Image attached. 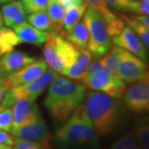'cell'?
<instances>
[{"label": "cell", "instance_id": "6da1fadb", "mask_svg": "<svg viewBox=\"0 0 149 149\" xmlns=\"http://www.w3.org/2000/svg\"><path fill=\"white\" fill-rule=\"evenodd\" d=\"M85 95L83 84L58 75L48 86L44 104L54 120L64 122L83 103Z\"/></svg>", "mask_w": 149, "mask_h": 149}, {"label": "cell", "instance_id": "7a4b0ae2", "mask_svg": "<svg viewBox=\"0 0 149 149\" xmlns=\"http://www.w3.org/2000/svg\"><path fill=\"white\" fill-rule=\"evenodd\" d=\"M84 108L95 127L98 136L113 132L121 119V109L118 100L103 92L90 91L85 96Z\"/></svg>", "mask_w": 149, "mask_h": 149}, {"label": "cell", "instance_id": "3957f363", "mask_svg": "<svg viewBox=\"0 0 149 149\" xmlns=\"http://www.w3.org/2000/svg\"><path fill=\"white\" fill-rule=\"evenodd\" d=\"M99 136L90 117L86 113L83 103L56 131L55 139L64 148L99 146Z\"/></svg>", "mask_w": 149, "mask_h": 149}, {"label": "cell", "instance_id": "277c9868", "mask_svg": "<svg viewBox=\"0 0 149 149\" xmlns=\"http://www.w3.org/2000/svg\"><path fill=\"white\" fill-rule=\"evenodd\" d=\"M79 52L80 48L76 47L61 34L47 32L42 52L44 61L56 73L63 75L75 61Z\"/></svg>", "mask_w": 149, "mask_h": 149}, {"label": "cell", "instance_id": "5b68a950", "mask_svg": "<svg viewBox=\"0 0 149 149\" xmlns=\"http://www.w3.org/2000/svg\"><path fill=\"white\" fill-rule=\"evenodd\" d=\"M83 20L89 32L86 48L92 56L101 57L112 47V40L107 32L104 18L100 12L88 7Z\"/></svg>", "mask_w": 149, "mask_h": 149}, {"label": "cell", "instance_id": "8992f818", "mask_svg": "<svg viewBox=\"0 0 149 149\" xmlns=\"http://www.w3.org/2000/svg\"><path fill=\"white\" fill-rule=\"evenodd\" d=\"M59 75L53 70L47 69L37 79L16 88H12L7 91L2 100L1 108L11 107L17 99H25L35 102L42 94L49 85Z\"/></svg>", "mask_w": 149, "mask_h": 149}, {"label": "cell", "instance_id": "52a82bcc", "mask_svg": "<svg viewBox=\"0 0 149 149\" xmlns=\"http://www.w3.org/2000/svg\"><path fill=\"white\" fill-rule=\"evenodd\" d=\"M83 85L91 91L103 92L115 100H121L126 91L125 83L104 69L100 70L95 74L85 77Z\"/></svg>", "mask_w": 149, "mask_h": 149}, {"label": "cell", "instance_id": "ba28073f", "mask_svg": "<svg viewBox=\"0 0 149 149\" xmlns=\"http://www.w3.org/2000/svg\"><path fill=\"white\" fill-rule=\"evenodd\" d=\"M115 75L123 82L135 83L148 76V65L135 55L123 50Z\"/></svg>", "mask_w": 149, "mask_h": 149}, {"label": "cell", "instance_id": "9c48e42d", "mask_svg": "<svg viewBox=\"0 0 149 149\" xmlns=\"http://www.w3.org/2000/svg\"><path fill=\"white\" fill-rule=\"evenodd\" d=\"M149 77L135 82L123 95V103L129 110L145 113L149 109Z\"/></svg>", "mask_w": 149, "mask_h": 149}, {"label": "cell", "instance_id": "30bf717a", "mask_svg": "<svg viewBox=\"0 0 149 149\" xmlns=\"http://www.w3.org/2000/svg\"><path fill=\"white\" fill-rule=\"evenodd\" d=\"M47 69V64L43 59L37 60L35 62L23 67L22 69L8 74L4 83L9 87V89L19 87L37 79Z\"/></svg>", "mask_w": 149, "mask_h": 149}, {"label": "cell", "instance_id": "8fae6325", "mask_svg": "<svg viewBox=\"0 0 149 149\" xmlns=\"http://www.w3.org/2000/svg\"><path fill=\"white\" fill-rule=\"evenodd\" d=\"M113 42L115 46L128 51V52L135 55L145 62H148V50L145 47L137 34L128 26L123 27L122 32L118 36L113 37Z\"/></svg>", "mask_w": 149, "mask_h": 149}, {"label": "cell", "instance_id": "7c38bea8", "mask_svg": "<svg viewBox=\"0 0 149 149\" xmlns=\"http://www.w3.org/2000/svg\"><path fill=\"white\" fill-rule=\"evenodd\" d=\"M13 127H19L42 118L41 112L35 102L17 99L12 105Z\"/></svg>", "mask_w": 149, "mask_h": 149}, {"label": "cell", "instance_id": "4fadbf2b", "mask_svg": "<svg viewBox=\"0 0 149 149\" xmlns=\"http://www.w3.org/2000/svg\"><path fill=\"white\" fill-rule=\"evenodd\" d=\"M14 138L32 142H45L52 139L51 133L42 118L19 127H13L10 132Z\"/></svg>", "mask_w": 149, "mask_h": 149}, {"label": "cell", "instance_id": "5bb4252c", "mask_svg": "<svg viewBox=\"0 0 149 149\" xmlns=\"http://www.w3.org/2000/svg\"><path fill=\"white\" fill-rule=\"evenodd\" d=\"M37 59L27 55L25 52L18 51H11L2 56L0 65L7 74L16 72L28 65L35 62Z\"/></svg>", "mask_w": 149, "mask_h": 149}, {"label": "cell", "instance_id": "9a60e30c", "mask_svg": "<svg viewBox=\"0 0 149 149\" xmlns=\"http://www.w3.org/2000/svg\"><path fill=\"white\" fill-rule=\"evenodd\" d=\"M13 30L16 32L22 42L29 43L37 47L42 46L47 37V32L38 30L26 21L13 27Z\"/></svg>", "mask_w": 149, "mask_h": 149}, {"label": "cell", "instance_id": "2e32d148", "mask_svg": "<svg viewBox=\"0 0 149 149\" xmlns=\"http://www.w3.org/2000/svg\"><path fill=\"white\" fill-rule=\"evenodd\" d=\"M92 60V54L86 48H80L79 55L73 64L65 70L63 75L69 79L81 80L85 77V70Z\"/></svg>", "mask_w": 149, "mask_h": 149}, {"label": "cell", "instance_id": "e0dca14e", "mask_svg": "<svg viewBox=\"0 0 149 149\" xmlns=\"http://www.w3.org/2000/svg\"><path fill=\"white\" fill-rule=\"evenodd\" d=\"M65 38L78 48H86L89 42V32L84 20H80L65 32Z\"/></svg>", "mask_w": 149, "mask_h": 149}, {"label": "cell", "instance_id": "ac0fdd59", "mask_svg": "<svg viewBox=\"0 0 149 149\" xmlns=\"http://www.w3.org/2000/svg\"><path fill=\"white\" fill-rule=\"evenodd\" d=\"M47 11L53 25V31L52 32L59 33L65 37V31L62 26L65 16V10L63 8L56 0H49Z\"/></svg>", "mask_w": 149, "mask_h": 149}, {"label": "cell", "instance_id": "d6986e66", "mask_svg": "<svg viewBox=\"0 0 149 149\" xmlns=\"http://www.w3.org/2000/svg\"><path fill=\"white\" fill-rule=\"evenodd\" d=\"M21 43L16 32L12 28L0 27V56L13 51Z\"/></svg>", "mask_w": 149, "mask_h": 149}, {"label": "cell", "instance_id": "ffe728a7", "mask_svg": "<svg viewBox=\"0 0 149 149\" xmlns=\"http://www.w3.org/2000/svg\"><path fill=\"white\" fill-rule=\"evenodd\" d=\"M88 8V5L84 3L82 4L72 5L65 9V16L62 26L65 32L70 31V29L81 20Z\"/></svg>", "mask_w": 149, "mask_h": 149}, {"label": "cell", "instance_id": "44dd1931", "mask_svg": "<svg viewBox=\"0 0 149 149\" xmlns=\"http://www.w3.org/2000/svg\"><path fill=\"white\" fill-rule=\"evenodd\" d=\"M123 22L127 23L128 27H129L133 32L137 34V36L141 39L145 47L148 50L149 48V28L144 26L139 20L136 19L134 15H127L122 14L120 16Z\"/></svg>", "mask_w": 149, "mask_h": 149}, {"label": "cell", "instance_id": "7402d4cb", "mask_svg": "<svg viewBox=\"0 0 149 149\" xmlns=\"http://www.w3.org/2000/svg\"><path fill=\"white\" fill-rule=\"evenodd\" d=\"M123 48L113 46L106 53L100 57L102 67L111 74H115L117 66L123 53Z\"/></svg>", "mask_w": 149, "mask_h": 149}, {"label": "cell", "instance_id": "603a6c76", "mask_svg": "<svg viewBox=\"0 0 149 149\" xmlns=\"http://www.w3.org/2000/svg\"><path fill=\"white\" fill-rule=\"evenodd\" d=\"M27 22L32 27L41 31L52 32L53 31V25L46 12H37L31 13L27 17Z\"/></svg>", "mask_w": 149, "mask_h": 149}, {"label": "cell", "instance_id": "cb8c5ba5", "mask_svg": "<svg viewBox=\"0 0 149 149\" xmlns=\"http://www.w3.org/2000/svg\"><path fill=\"white\" fill-rule=\"evenodd\" d=\"M134 136L141 149H149L148 117H143L139 119L135 128Z\"/></svg>", "mask_w": 149, "mask_h": 149}, {"label": "cell", "instance_id": "d4e9b609", "mask_svg": "<svg viewBox=\"0 0 149 149\" xmlns=\"http://www.w3.org/2000/svg\"><path fill=\"white\" fill-rule=\"evenodd\" d=\"M22 13H26L21 1L15 0L10 3H8L7 4L2 7V17L3 23H5L10 19L20 15Z\"/></svg>", "mask_w": 149, "mask_h": 149}, {"label": "cell", "instance_id": "484cf974", "mask_svg": "<svg viewBox=\"0 0 149 149\" xmlns=\"http://www.w3.org/2000/svg\"><path fill=\"white\" fill-rule=\"evenodd\" d=\"M110 149H141L134 133H128L117 139Z\"/></svg>", "mask_w": 149, "mask_h": 149}, {"label": "cell", "instance_id": "4316f807", "mask_svg": "<svg viewBox=\"0 0 149 149\" xmlns=\"http://www.w3.org/2000/svg\"><path fill=\"white\" fill-rule=\"evenodd\" d=\"M84 1L89 8L100 12L102 16L104 17L105 22L110 21L116 16L113 13H112L109 10L105 0H84Z\"/></svg>", "mask_w": 149, "mask_h": 149}, {"label": "cell", "instance_id": "83f0119b", "mask_svg": "<svg viewBox=\"0 0 149 149\" xmlns=\"http://www.w3.org/2000/svg\"><path fill=\"white\" fill-rule=\"evenodd\" d=\"M107 5L112 8L123 12H130L137 13L139 2H133L132 0H105Z\"/></svg>", "mask_w": 149, "mask_h": 149}, {"label": "cell", "instance_id": "f1b7e54d", "mask_svg": "<svg viewBox=\"0 0 149 149\" xmlns=\"http://www.w3.org/2000/svg\"><path fill=\"white\" fill-rule=\"evenodd\" d=\"M13 140L14 143L13 149H45L52 146L50 140L45 142H32L17 138H14Z\"/></svg>", "mask_w": 149, "mask_h": 149}, {"label": "cell", "instance_id": "f546056e", "mask_svg": "<svg viewBox=\"0 0 149 149\" xmlns=\"http://www.w3.org/2000/svg\"><path fill=\"white\" fill-rule=\"evenodd\" d=\"M49 0H22L23 8L27 14L37 12H46Z\"/></svg>", "mask_w": 149, "mask_h": 149}, {"label": "cell", "instance_id": "4dcf8cb0", "mask_svg": "<svg viewBox=\"0 0 149 149\" xmlns=\"http://www.w3.org/2000/svg\"><path fill=\"white\" fill-rule=\"evenodd\" d=\"M13 128V113L10 107L0 108V129L10 133Z\"/></svg>", "mask_w": 149, "mask_h": 149}, {"label": "cell", "instance_id": "1f68e13d", "mask_svg": "<svg viewBox=\"0 0 149 149\" xmlns=\"http://www.w3.org/2000/svg\"><path fill=\"white\" fill-rule=\"evenodd\" d=\"M106 29L107 32L110 38L116 37L120 32H122L124 26V22L120 17H118L117 16L114 17L110 21L107 22Z\"/></svg>", "mask_w": 149, "mask_h": 149}, {"label": "cell", "instance_id": "d6a6232c", "mask_svg": "<svg viewBox=\"0 0 149 149\" xmlns=\"http://www.w3.org/2000/svg\"><path fill=\"white\" fill-rule=\"evenodd\" d=\"M92 58H93V61L91 60V63H90L89 66L87 67V69L85 70V77L90 76L91 74H95L96 72H98L100 70L103 69L101 62H100V57H96V56H92Z\"/></svg>", "mask_w": 149, "mask_h": 149}, {"label": "cell", "instance_id": "836d02e7", "mask_svg": "<svg viewBox=\"0 0 149 149\" xmlns=\"http://www.w3.org/2000/svg\"><path fill=\"white\" fill-rule=\"evenodd\" d=\"M13 143H14V140L10 134L8 132H5V131L0 129V144L13 147Z\"/></svg>", "mask_w": 149, "mask_h": 149}, {"label": "cell", "instance_id": "e575fe53", "mask_svg": "<svg viewBox=\"0 0 149 149\" xmlns=\"http://www.w3.org/2000/svg\"><path fill=\"white\" fill-rule=\"evenodd\" d=\"M139 15L148 16L149 14V0H141L139 2V7L137 13Z\"/></svg>", "mask_w": 149, "mask_h": 149}, {"label": "cell", "instance_id": "d590c367", "mask_svg": "<svg viewBox=\"0 0 149 149\" xmlns=\"http://www.w3.org/2000/svg\"><path fill=\"white\" fill-rule=\"evenodd\" d=\"M59 3L63 8V9H66L72 5H78L85 3L84 0H56Z\"/></svg>", "mask_w": 149, "mask_h": 149}, {"label": "cell", "instance_id": "8d00e7d4", "mask_svg": "<svg viewBox=\"0 0 149 149\" xmlns=\"http://www.w3.org/2000/svg\"><path fill=\"white\" fill-rule=\"evenodd\" d=\"M137 20H139L141 23H143L144 26L149 28V18L148 16H145V15H139V14H136L134 15Z\"/></svg>", "mask_w": 149, "mask_h": 149}, {"label": "cell", "instance_id": "74e56055", "mask_svg": "<svg viewBox=\"0 0 149 149\" xmlns=\"http://www.w3.org/2000/svg\"><path fill=\"white\" fill-rule=\"evenodd\" d=\"M9 90V87L6 85L5 83L3 85H0V108H1V103L2 100L3 99V97L5 95V94L7 93V91Z\"/></svg>", "mask_w": 149, "mask_h": 149}, {"label": "cell", "instance_id": "f35d334b", "mask_svg": "<svg viewBox=\"0 0 149 149\" xmlns=\"http://www.w3.org/2000/svg\"><path fill=\"white\" fill-rule=\"evenodd\" d=\"M8 75V74L4 71V70L3 69L2 65H0V85H3L6 80V76Z\"/></svg>", "mask_w": 149, "mask_h": 149}, {"label": "cell", "instance_id": "ab89813d", "mask_svg": "<svg viewBox=\"0 0 149 149\" xmlns=\"http://www.w3.org/2000/svg\"><path fill=\"white\" fill-rule=\"evenodd\" d=\"M0 149H13V147L3 145V144H0Z\"/></svg>", "mask_w": 149, "mask_h": 149}, {"label": "cell", "instance_id": "60d3db41", "mask_svg": "<svg viewBox=\"0 0 149 149\" xmlns=\"http://www.w3.org/2000/svg\"><path fill=\"white\" fill-rule=\"evenodd\" d=\"M13 1H15V0H0V4H3V3H10Z\"/></svg>", "mask_w": 149, "mask_h": 149}, {"label": "cell", "instance_id": "b9f144b4", "mask_svg": "<svg viewBox=\"0 0 149 149\" xmlns=\"http://www.w3.org/2000/svg\"><path fill=\"white\" fill-rule=\"evenodd\" d=\"M3 24V17H2V13H1V11H0V27H2Z\"/></svg>", "mask_w": 149, "mask_h": 149}, {"label": "cell", "instance_id": "7bdbcfd3", "mask_svg": "<svg viewBox=\"0 0 149 149\" xmlns=\"http://www.w3.org/2000/svg\"><path fill=\"white\" fill-rule=\"evenodd\" d=\"M132 1H133V2H140L141 0H132Z\"/></svg>", "mask_w": 149, "mask_h": 149}, {"label": "cell", "instance_id": "ee69618b", "mask_svg": "<svg viewBox=\"0 0 149 149\" xmlns=\"http://www.w3.org/2000/svg\"><path fill=\"white\" fill-rule=\"evenodd\" d=\"M45 149H53L52 148V146L51 147H49V148H45Z\"/></svg>", "mask_w": 149, "mask_h": 149}]
</instances>
